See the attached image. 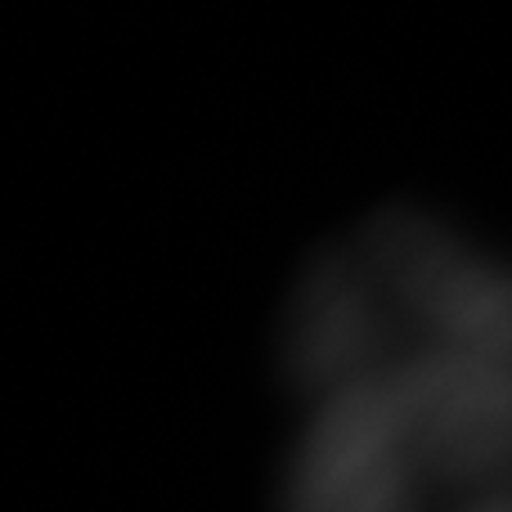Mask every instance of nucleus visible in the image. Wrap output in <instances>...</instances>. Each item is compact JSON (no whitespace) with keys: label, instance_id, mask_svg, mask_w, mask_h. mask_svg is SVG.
Instances as JSON below:
<instances>
[{"label":"nucleus","instance_id":"nucleus-1","mask_svg":"<svg viewBox=\"0 0 512 512\" xmlns=\"http://www.w3.org/2000/svg\"><path fill=\"white\" fill-rule=\"evenodd\" d=\"M409 346L512 360V261L427 207H382L355 239Z\"/></svg>","mask_w":512,"mask_h":512},{"label":"nucleus","instance_id":"nucleus-2","mask_svg":"<svg viewBox=\"0 0 512 512\" xmlns=\"http://www.w3.org/2000/svg\"><path fill=\"white\" fill-rule=\"evenodd\" d=\"M382 387L436 499L512 481V360L409 346Z\"/></svg>","mask_w":512,"mask_h":512},{"label":"nucleus","instance_id":"nucleus-3","mask_svg":"<svg viewBox=\"0 0 512 512\" xmlns=\"http://www.w3.org/2000/svg\"><path fill=\"white\" fill-rule=\"evenodd\" d=\"M432 499L382 378L315 400L283 481V512H427Z\"/></svg>","mask_w":512,"mask_h":512},{"label":"nucleus","instance_id":"nucleus-4","mask_svg":"<svg viewBox=\"0 0 512 512\" xmlns=\"http://www.w3.org/2000/svg\"><path fill=\"white\" fill-rule=\"evenodd\" d=\"M409 351V337L355 243L306 265L283 324V364L297 391L328 400L373 382Z\"/></svg>","mask_w":512,"mask_h":512},{"label":"nucleus","instance_id":"nucleus-5","mask_svg":"<svg viewBox=\"0 0 512 512\" xmlns=\"http://www.w3.org/2000/svg\"><path fill=\"white\" fill-rule=\"evenodd\" d=\"M454 512H512V481L495 490H481V495H468L454 504Z\"/></svg>","mask_w":512,"mask_h":512}]
</instances>
